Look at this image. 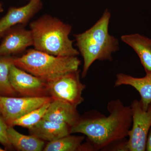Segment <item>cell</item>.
Wrapping results in <instances>:
<instances>
[{
  "label": "cell",
  "mask_w": 151,
  "mask_h": 151,
  "mask_svg": "<svg viewBox=\"0 0 151 151\" xmlns=\"http://www.w3.org/2000/svg\"><path fill=\"white\" fill-rule=\"evenodd\" d=\"M107 110L108 116L96 110L87 112L71 129V133L86 136L95 151H102L113 142L128 137L132 126L131 107L120 99L110 101Z\"/></svg>",
  "instance_id": "1"
},
{
  "label": "cell",
  "mask_w": 151,
  "mask_h": 151,
  "mask_svg": "<svg viewBox=\"0 0 151 151\" xmlns=\"http://www.w3.org/2000/svg\"><path fill=\"white\" fill-rule=\"evenodd\" d=\"M111 12L106 9L101 18L89 29L74 35L76 46L84 60L81 76L84 78L96 60H113L112 54L119 50L118 39L108 31Z\"/></svg>",
  "instance_id": "2"
},
{
  "label": "cell",
  "mask_w": 151,
  "mask_h": 151,
  "mask_svg": "<svg viewBox=\"0 0 151 151\" xmlns=\"http://www.w3.org/2000/svg\"><path fill=\"white\" fill-rule=\"evenodd\" d=\"M34 48L58 56H77L79 51L69 38L72 27L61 20L44 15L29 24Z\"/></svg>",
  "instance_id": "3"
},
{
  "label": "cell",
  "mask_w": 151,
  "mask_h": 151,
  "mask_svg": "<svg viewBox=\"0 0 151 151\" xmlns=\"http://www.w3.org/2000/svg\"><path fill=\"white\" fill-rule=\"evenodd\" d=\"M13 62L17 67L47 83L78 70L81 63L77 56H55L35 48L14 58Z\"/></svg>",
  "instance_id": "4"
},
{
  "label": "cell",
  "mask_w": 151,
  "mask_h": 151,
  "mask_svg": "<svg viewBox=\"0 0 151 151\" xmlns=\"http://www.w3.org/2000/svg\"><path fill=\"white\" fill-rule=\"evenodd\" d=\"M49 96L62 100L76 108L84 101L82 92L86 86L80 80V70L68 73L54 81L47 82Z\"/></svg>",
  "instance_id": "5"
},
{
  "label": "cell",
  "mask_w": 151,
  "mask_h": 151,
  "mask_svg": "<svg viewBox=\"0 0 151 151\" xmlns=\"http://www.w3.org/2000/svg\"><path fill=\"white\" fill-rule=\"evenodd\" d=\"M130 107L132 124L127 140L128 151H146L147 138L151 127V103L145 110L140 100H135Z\"/></svg>",
  "instance_id": "6"
},
{
  "label": "cell",
  "mask_w": 151,
  "mask_h": 151,
  "mask_svg": "<svg viewBox=\"0 0 151 151\" xmlns=\"http://www.w3.org/2000/svg\"><path fill=\"white\" fill-rule=\"evenodd\" d=\"M52 100L50 96L17 97L0 96L1 114L9 126L15 120Z\"/></svg>",
  "instance_id": "7"
},
{
  "label": "cell",
  "mask_w": 151,
  "mask_h": 151,
  "mask_svg": "<svg viewBox=\"0 0 151 151\" xmlns=\"http://www.w3.org/2000/svg\"><path fill=\"white\" fill-rule=\"evenodd\" d=\"M9 81L17 94L22 97L49 96L47 82L14 64L10 69Z\"/></svg>",
  "instance_id": "8"
},
{
  "label": "cell",
  "mask_w": 151,
  "mask_h": 151,
  "mask_svg": "<svg viewBox=\"0 0 151 151\" xmlns=\"http://www.w3.org/2000/svg\"><path fill=\"white\" fill-rule=\"evenodd\" d=\"M22 25L15 26L4 34L0 44V57L21 53L33 46L31 31Z\"/></svg>",
  "instance_id": "9"
},
{
  "label": "cell",
  "mask_w": 151,
  "mask_h": 151,
  "mask_svg": "<svg viewBox=\"0 0 151 151\" xmlns=\"http://www.w3.org/2000/svg\"><path fill=\"white\" fill-rule=\"evenodd\" d=\"M42 7L41 0H32L22 6L10 8L5 15L0 19V38L8 30L15 26L22 25L25 26Z\"/></svg>",
  "instance_id": "10"
},
{
  "label": "cell",
  "mask_w": 151,
  "mask_h": 151,
  "mask_svg": "<svg viewBox=\"0 0 151 151\" xmlns=\"http://www.w3.org/2000/svg\"><path fill=\"white\" fill-rule=\"evenodd\" d=\"M76 107L62 100L53 99L43 119L71 127L79 122L81 116Z\"/></svg>",
  "instance_id": "11"
},
{
  "label": "cell",
  "mask_w": 151,
  "mask_h": 151,
  "mask_svg": "<svg viewBox=\"0 0 151 151\" xmlns=\"http://www.w3.org/2000/svg\"><path fill=\"white\" fill-rule=\"evenodd\" d=\"M127 85L134 87L139 93L142 106L147 110L151 103V73L137 78L124 73L116 75L114 87Z\"/></svg>",
  "instance_id": "12"
},
{
  "label": "cell",
  "mask_w": 151,
  "mask_h": 151,
  "mask_svg": "<svg viewBox=\"0 0 151 151\" xmlns=\"http://www.w3.org/2000/svg\"><path fill=\"white\" fill-rule=\"evenodd\" d=\"M29 130L31 135L48 142L71 134V128L68 125L43 119Z\"/></svg>",
  "instance_id": "13"
},
{
  "label": "cell",
  "mask_w": 151,
  "mask_h": 151,
  "mask_svg": "<svg viewBox=\"0 0 151 151\" xmlns=\"http://www.w3.org/2000/svg\"><path fill=\"white\" fill-rule=\"evenodd\" d=\"M121 40L137 54L146 74L151 73V39L139 34L125 35Z\"/></svg>",
  "instance_id": "14"
},
{
  "label": "cell",
  "mask_w": 151,
  "mask_h": 151,
  "mask_svg": "<svg viewBox=\"0 0 151 151\" xmlns=\"http://www.w3.org/2000/svg\"><path fill=\"white\" fill-rule=\"evenodd\" d=\"M7 136L12 146L19 151H41L45 147V141L33 135L22 134L12 126H9Z\"/></svg>",
  "instance_id": "15"
},
{
  "label": "cell",
  "mask_w": 151,
  "mask_h": 151,
  "mask_svg": "<svg viewBox=\"0 0 151 151\" xmlns=\"http://www.w3.org/2000/svg\"><path fill=\"white\" fill-rule=\"evenodd\" d=\"M85 139L84 136H64L55 140L48 142L44 148V151H80L81 145Z\"/></svg>",
  "instance_id": "16"
},
{
  "label": "cell",
  "mask_w": 151,
  "mask_h": 151,
  "mask_svg": "<svg viewBox=\"0 0 151 151\" xmlns=\"http://www.w3.org/2000/svg\"><path fill=\"white\" fill-rule=\"evenodd\" d=\"M14 58L10 56L0 57V96H14L17 93L11 86L9 71L14 64Z\"/></svg>",
  "instance_id": "17"
},
{
  "label": "cell",
  "mask_w": 151,
  "mask_h": 151,
  "mask_svg": "<svg viewBox=\"0 0 151 151\" xmlns=\"http://www.w3.org/2000/svg\"><path fill=\"white\" fill-rule=\"evenodd\" d=\"M51 101L45 103L40 108L31 111L19 119L15 120L12 122L9 126H19L28 129H30L43 119Z\"/></svg>",
  "instance_id": "18"
},
{
  "label": "cell",
  "mask_w": 151,
  "mask_h": 151,
  "mask_svg": "<svg viewBox=\"0 0 151 151\" xmlns=\"http://www.w3.org/2000/svg\"><path fill=\"white\" fill-rule=\"evenodd\" d=\"M9 125L3 118L0 116V143L7 148H10L12 145L7 136V129Z\"/></svg>",
  "instance_id": "19"
},
{
  "label": "cell",
  "mask_w": 151,
  "mask_h": 151,
  "mask_svg": "<svg viewBox=\"0 0 151 151\" xmlns=\"http://www.w3.org/2000/svg\"><path fill=\"white\" fill-rule=\"evenodd\" d=\"M127 140L126 138L113 142L102 151H128Z\"/></svg>",
  "instance_id": "20"
},
{
  "label": "cell",
  "mask_w": 151,
  "mask_h": 151,
  "mask_svg": "<svg viewBox=\"0 0 151 151\" xmlns=\"http://www.w3.org/2000/svg\"><path fill=\"white\" fill-rule=\"evenodd\" d=\"M146 151H151V127L149 131L147 138Z\"/></svg>",
  "instance_id": "21"
},
{
  "label": "cell",
  "mask_w": 151,
  "mask_h": 151,
  "mask_svg": "<svg viewBox=\"0 0 151 151\" xmlns=\"http://www.w3.org/2000/svg\"><path fill=\"white\" fill-rule=\"evenodd\" d=\"M4 11V8H3V5L0 2V13H1Z\"/></svg>",
  "instance_id": "22"
},
{
  "label": "cell",
  "mask_w": 151,
  "mask_h": 151,
  "mask_svg": "<svg viewBox=\"0 0 151 151\" xmlns=\"http://www.w3.org/2000/svg\"><path fill=\"white\" fill-rule=\"evenodd\" d=\"M5 151V150H4V149L2 148H1V147H0V151Z\"/></svg>",
  "instance_id": "23"
},
{
  "label": "cell",
  "mask_w": 151,
  "mask_h": 151,
  "mask_svg": "<svg viewBox=\"0 0 151 151\" xmlns=\"http://www.w3.org/2000/svg\"><path fill=\"white\" fill-rule=\"evenodd\" d=\"M28 1H32V0H28Z\"/></svg>",
  "instance_id": "24"
},
{
  "label": "cell",
  "mask_w": 151,
  "mask_h": 151,
  "mask_svg": "<svg viewBox=\"0 0 151 151\" xmlns=\"http://www.w3.org/2000/svg\"><path fill=\"white\" fill-rule=\"evenodd\" d=\"M0 113H1V111H0Z\"/></svg>",
  "instance_id": "25"
}]
</instances>
